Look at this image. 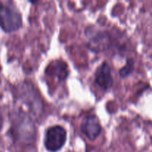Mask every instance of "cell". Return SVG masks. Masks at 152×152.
Here are the masks:
<instances>
[{
    "instance_id": "obj_1",
    "label": "cell",
    "mask_w": 152,
    "mask_h": 152,
    "mask_svg": "<svg viewBox=\"0 0 152 152\" xmlns=\"http://www.w3.org/2000/svg\"><path fill=\"white\" fill-rule=\"evenodd\" d=\"M22 26V15L10 6L0 1V28L4 32L12 33Z\"/></svg>"
},
{
    "instance_id": "obj_2",
    "label": "cell",
    "mask_w": 152,
    "mask_h": 152,
    "mask_svg": "<svg viewBox=\"0 0 152 152\" xmlns=\"http://www.w3.org/2000/svg\"><path fill=\"white\" fill-rule=\"evenodd\" d=\"M14 126V134L16 140L28 142L34 141L36 137V129L33 120L24 112L19 113Z\"/></svg>"
},
{
    "instance_id": "obj_3",
    "label": "cell",
    "mask_w": 152,
    "mask_h": 152,
    "mask_svg": "<svg viewBox=\"0 0 152 152\" xmlns=\"http://www.w3.org/2000/svg\"><path fill=\"white\" fill-rule=\"evenodd\" d=\"M67 132L60 126H54L49 128L45 133L44 145L46 149L50 152H56L65 144Z\"/></svg>"
},
{
    "instance_id": "obj_4",
    "label": "cell",
    "mask_w": 152,
    "mask_h": 152,
    "mask_svg": "<svg viewBox=\"0 0 152 152\" xmlns=\"http://www.w3.org/2000/svg\"><path fill=\"white\" fill-rule=\"evenodd\" d=\"M86 33L89 38L88 48L91 51L96 53L105 51L112 46V39L108 31H98L94 34L90 29H87Z\"/></svg>"
},
{
    "instance_id": "obj_5",
    "label": "cell",
    "mask_w": 152,
    "mask_h": 152,
    "mask_svg": "<svg viewBox=\"0 0 152 152\" xmlns=\"http://www.w3.org/2000/svg\"><path fill=\"white\" fill-rule=\"evenodd\" d=\"M20 89V96L23 102L34 112L38 114L42 108V101L34 86L30 83H24Z\"/></svg>"
},
{
    "instance_id": "obj_6",
    "label": "cell",
    "mask_w": 152,
    "mask_h": 152,
    "mask_svg": "<svg viewBox=\"0 0 152 152\" xmlns=\"http://www.w3.org/2000/svg\"><path fill=\"white\" fill-rule=\"evenodd\" d=\"M81 132L90 140H95L102 132V126L97 117L90 115L86 117L80 126Z\"/></svg>"
},
{
    "instance_id": "obj_7",
    "label": "cell",
    "mask_w": 152,
    "mask_h": 152,
    "mask_svg": "<svg viewBox=\"0 0 152 152\" xmlns=\"http://www.w3.org/2000/svg\"><path fill=\"white\" fill-rule=\"evenodd\" d=\"M94 83L104 91H108L114 85V79L111 74V68L107 62H102L96 69L94 74Z\"/></svg>"
},
{
    "instance_id": "obj_8",
    "label": "cell",
    "mask_w": 152,
    "mask_h": 152,
    "mask_svg": "<svg viewBox=\"0 0 152 152\" xmlns=\"http://www.w3.org/2000/svg\"><path fill=\"white\" fill-rule=\"evenodd\" d=\"M45 74L56 78L59 82H62L66 80L69 74V70L66 62L59 59L49 64L45 69Z\"/></svg>"
},
{
    "instance_id": "obj_9",
    "label": "cell",
    "mask_w": 152,
    "mask_h": 152,
    "mask_svg": "<svg viewBox=\"0 0 152 152\" xmlns=\"http://www.w3.org/2000/svg\"><path fill=\"white\" fill-rule=\"evenodd\" d=\"M134 70V62L132 59H129L126 62V65L120 70V76L121 78L125 79L133 73Z\"/></svg>"
},
{
    "instance_id": "obj_10",
    "label": "cell",
    "mask_w": 152,
    "mask_h": 152,
    "mask_svg": "<svg viewBox=\"0 0 152 152\" xmlns=\"http://www.w3.org/2000/svg\"><path fill=\"white\" fill-rule=\"evenodd\" d=\"M3 122H4V120H3L2 114H1V111H0V131H1V129H2V126H3Z\"/></svg>"
}]
</instances>
